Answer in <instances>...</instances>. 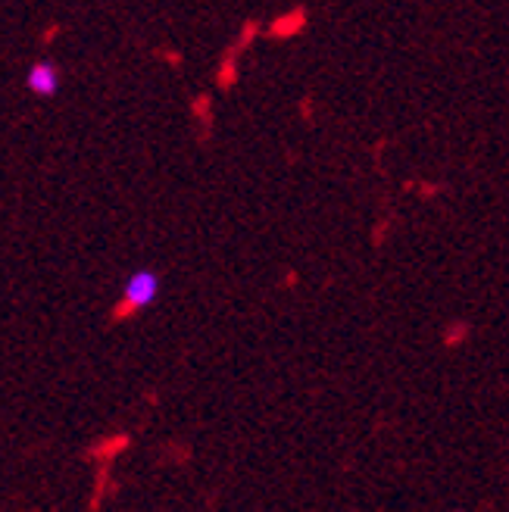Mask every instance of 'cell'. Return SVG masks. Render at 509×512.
Instances as JSON below:
<instances>
[{"instance_id":"obj_1","label":"cell","mask_w":509,"mask_h":512,"mask_svg":"<svg viewBox=\"0 0 509 512\" xmlns=\"http://www.w3.org/2000/svg\"><path fill=\"white\" fill-rule=\"evenodd\" d=\"M160 291H163V278H160L157 269H147V266L135 269L122 285V306H119V310L125 316L147 310V306H154L160 300Z\"/></svg>"},{"instance_id":"obj_2","label":"cell","mask_w":509,"mask_h":512,"mask_svg":"<svg viewBox=\"0 0 509 512\" xmlns=\"http://www.w3.org/2000/svg\"><path fill=\"white\" fill-rule=\"evenodd\" d=\"M25 85H29V91L38 97H54L60 91V69L50 60H41L29 69V75H25Z\"/></svg>"}]
</instances>
